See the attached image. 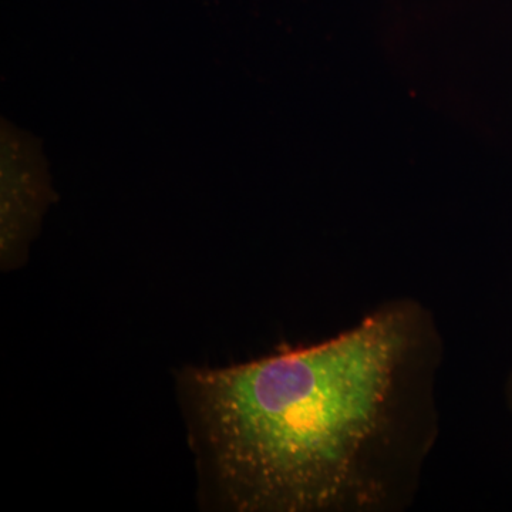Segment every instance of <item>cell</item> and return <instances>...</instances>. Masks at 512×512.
I'll return each mask as SVG.
<instances>
[{"label": "cell", "instance_id": "2", "mask_svg": "<svg viewBox=\"0 0 512 512\" xmlns=\"http://www.w3.org/2000/svg\"><path fill=\"white\" fill-rule=\"evenodd\" d=\"M504 399L505 406H507L508 412H510L512 416V369L510 370V373H508L507 379H505Z\"/></svg>", "mask_w": 512, "mask_h": 512}, {"label": "cell", "instance_id": "1", "mask_svg": "<svg viewBox=\"0 0 512 512\" xmlns=\"http://www.w3.org/2000/svg\"><path fill=\"white\" fill-rule=\"evenodd\" d=\"M443 333L419 299L380 302L313 345L190 367L180 392L225 510L403 512L440 439Z\"/></svg>", "mask_w": 512, "mask_h": 512}]
</instances>
